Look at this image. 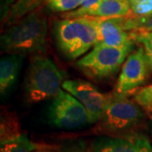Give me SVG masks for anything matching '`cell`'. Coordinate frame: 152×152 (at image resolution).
Listing matches in <instances>:
<instances>
[{
  "label": "cell",
  "mask_w": 152,
  "mask_h": 152,
  "mask_svg": "<svg viewBox=\"0 0 152 152\" xmlns=\"http://www.w3.org/2000/svg\"><path fill=\"white\" fill-rule=\"evenodd\" d=\"M93 152H152L146 136L129 134L123 136H101L90 145Z\"/></svg>",
  "instance_id": "cell-9"
},
{
  "label": "cell",
  "mask_w": 152,
  "mask_h": 152,
  "mask_svg": "<svg viewBox=\"0 0 152 152\" xmlns=\"http://www.w3.org/2000/svg\"><path fill=\"white\" fill-rule=\"evenodd\" d=\"M64 77L52 60L35 56L29 66L25 82V98L30 104L54 98L61 91Z\"/></svg>",
  "instance_id": "cell-3"
},
{
  "label": "cell",
  "mask_w": 152,
  "mask_h": 152,
  "mask_svg": "<svg viewBox=\"0 0 152 152\" xmlns=\"http://www.w3.org/2000/svg\"><path fill=\"white\" fill-rule=\"evenodd\" d=\"M134 101L147 113L152 114V91L147 90L145 87L143 88L135 94Z\"/></svg>",
  "instance_id": "cell-19"
},
{
  "label": "cell",
  "mask_w": 152,
  "mask_h": 152,
  "mask_svg": "<svg viewBox=\"0 0 152 152\" xmlns=\"http://www.w3.org/2000/svg\"><path fill=\"white\" fill-rule=\"evenodd\" d=\"M60 149L63 152H93L86 143L80 140L69 142Z\"/></svg>",
  "instance_id": "cell-20"
},
{
  "label": "cell",
  "mask_w": 152,
  "mask_h": 152,
  "mask_svg": "<svg viewBox=\"0 0 152 152\" xmlns=\"http://www.w3.org/2000/svg\"><path fill=\"white\" fill-rule=\"evenodd\" d=\"M149 69L145 50L140 47L129 55L124 64L115 86L117 94H126L140 86L145 81Z\"/></svg>",
  "instance_id": "cell-8"
},
{
  "label": "cell",
  "mask_w": 152,
  "mask_h": 152,
  "mask_svg": "<svg viewBox=\"0 0 152 152\" xmlns=\"http://www.w3.org/2000/svg\"><path fill=\"white\" fill-rule=\"evenodd\" d=\"M147 90H149V91H152V84L151 85V86H146L145 87Z\"/></svg>",
  "instance_id": "cell-24"
},
{
  "label": "cell",
  "mask_w": 152,
  "mask_h": 152,
  "mask_svg": "<svg viewBox=\"0 0 152 152\" xmlns=\"http://www.w3.org/2000/svg\"><path fill=\"white\" fill-rule=\"evenodd\" d=\"M121 18H98L99 37L96 45L108 47L134 45L130 31L125 30Z\"/></svg>",
  "instance_id": "cell-11"
},
{
  "label": "cell",
  "mask_w": 152,
  "mask_h": 152,
  "mask_svg": "<svg viewBox=\"0 0 152 152\" xmlns=\"http://www.w3.org/2000/svg\"><path fill=\"white\" fill-rule=\"evenodd\" d=\"M152 15V0H143L131 6L129 15L134 18H145Z\"/></svg>",
  "instance_id": "cell-18"
},
{
  "label": "cell",
  "mask_w": 152,
  "mask_h": 152,
  "mask_svg": "<svg viewBox=\"0 0 152 152\" xmlns=\"http://www.w3.org/2000/svg\"><path fill=\"white\" fill-rule=\"evenodd\" d=\"M98 1H99V0H83L81 5L80 7V9H82V10L87 9V8L92 6L93 4H95L96 3H97Z\"/></svg>",
  "instance_id": "cell-22"
},
{
  "label": "cell",
  "mask_w": 152,
  "mask_h": 152,
  "mask_svg": "<svg viewBox=\"0 0 152 152\" xmlns=\"http://www.w3.org/2000/svg\"><path fill=\"white\" fill-rule=\"evenodd\" d=\"M42 2L52 11L67 13L80 8L83 0H42Z\"/></svg>",
  "instance_id": "cell-17"
},
{
  "label": "cell",
  "mask_w": 152,
  "mask_h": 152,
  "mask_svg": "<svg viewBox=\"0 0 152 152\" xmlns=\"http://www.w3.org/2000/svg\"><path fill=\"white\" fill-rule=\"evenodd\" d=\"M141 1H143V0H129V3H130V5L132 6L140 3V2H141Z\"/></svg>",
  "instance_id": "cell-23"
},
{
  "label": "cell",
  "mask_w": 152,
  "mask_h": 152,
  "mask_svg": "<svg viewBox=\"0 0 152 152\" xmlns=\"http://www.w3.org/2000/svg\"><path fill=\"white\" fill-rule=\"evenodd\" d=\"M121 20L128 31H152V15L145 18H134L129 15Z\"/></svg>",
  "instance_id": "cell-15"
},
{
  "label": "cell",
  "mask_w": 152,
  "mask_h": 152,
  "mask_svg": "<svg viewBox=\"0 0 152 152\" xmlns=\"http://www.w3.org/2000/svg\"><path fill=\"white\" fill-rule=\"evenodd\" d=\"M131 12L129 0H99L92 6L87 9H76L75 10L64 13L62 17L75 18V17L91 16L102 19L121 18L129 15Z\"/></svg>",
  "instance_id": "cell-10"
},
{
  "label": "cell",
  "mask_w": 152,
  "mask_h": 152,
  "mask_svg": "<svg viewBox=\"0 0 152 152\" xmlns=\"http://www.w3.org/2000/svg\"><path fill=\"white\" fill-rule=\"evenodd\" d=\"M48 20L37 9L11 25L1 36V47L12 54L43 52L47 44Z\"/></svg>",
  "instance_id": "cell-1"
},
{
  "label": "cell",
  "mask_w": 152,
  "mask_h": 152,
  "mask_svg": "<svg viewBox=\"0 0 152 152\" xmlns=\"http://www.w3.org/2000/svg\"><path fill=\"white\" fill-rule=\"evenodd\" d=\"M133 48L134 45L123 47L96 45L91 52L77 61L76 66L90 78H107L119 69Z\"/></svg>",
  "instance_id": "cell-4"
},
{
  "label": "cell",
  "mask_w": 152,
  "mask_h": 152,
  "mask_svg": "<svg viewBox=\"0 0 152 152\" xmlns=\"http://www.w3.org/2000/svg\"><path fill=\"white\" fill-rule=\"evenodd\" d=\"M62 87L78 99L86 109L90 124L100 122L111 96L100 92L91 83L80 80H65Z\"/></svg>",
  "instance_id": "cell-7"
},
{
  "label": "cell",
  "mask_w": 152,
  "mask_h": 152,
  "mask_svg": "<svg viewBox=\"0 0 152 152\" xmlns=\"http://www.w3.org/2000/svg\"><path fill=\"white\" fill-rule=\"evenodd\" d=\"M32 152H63L60 147L49 145H40L37 149H36Z\"/></svg>",
  "instance_id": "cell-21"
},
{
  "label": "cell",
  "mask_w": 152,
  "mask_h": 152,
  "mask_svg": "<svg viewBox=\"0 0 152 152\" xmlns=\"http://www.w3.org/2000/svg\"><path fill=\"white\" fill-rule=\"evenodd\" d=\"M48 118L52 124L62 129H74L89 124L85 107L70 93L63 90L50 105Z\"/></svg>",
  "instance_id": "cell-6"
},
{
  "label": "cell",
  "mask_w": 152,
  "mask_h": 152,
  "mask_svg": "<svg viewBox=\"0 0 152 152\" xmlns=\"http://www.w3.org/2000/svg\"><path fill=\"white\" fill-rule=\"evenodd\" d=\"M40 145L34 143L27 136L21 134L15 138L1 142L0 152H32Z\"/></svg>",
  "instance_id": "cell-13"
},
{
  "label": "cell",
  "mask_w": 152,
  "mask_h": 152,
  "mask_svg": "<svg viewBox=\"0 0 152 152\" xmlns=\"http://www.w3.org/2000/svg\"><path fill=\"white\" fill-rule=\"evenodd\" d=\"M23 54H11L0 62V93L4 95L16 80L21 67Z\"/></svg>",
  "instance_id": "cell-12"
},
{
  "label": "cell",
  "mask_w": 152,
  "mask_h": 152,
  "mask_svg": "<svg viewBox=\"0 0 152 152\" xmlns=\"http://www.w3.org/2000/svg\"><path fill=\"white\" fill-rule=\"evenodd\" d=\"M58 48L67 58L74 60L85 54L98 42V18H64L54 23Z\"/></svg>",
  "instance_id": "cell-2"
},
{
  "label": "cell",
  "mask_w": 152,
  "mask_h": 152,
  "mask_svg": "<svg viewBox=\"0 0 152 152\" xmlns=\"http://www.w3.org/2000/svg\"><path fill=\"white\" fill-rule=\"evenodd\" d=\"M134 42L142 45L146 55L150 69L152 70V31H130Z\"/></svg>",
  "instance_id": "cell-16"
},
{
  "label": "cell",
  "mask_w": 152,
  "mask_h": 152,
  "mask_svg": "<svg viewBox=\"0 0 152 152\" xmlns=\"http://www.w3.org/2000/svg\"><path fill=\"white\" fill-rule=\"evenodd\" d=\"M111 98L103 116L100 120L98 131L107 134H122L129 130L143 118L138 104L122 96Z\"/></svg>",
  "instance_id": "cell-5"
},
{
  "label": "cell",
  "mask_w": 152,
  "mask_h": 152,
  "mask_svg": "<svg viewBox=\"0 0 152 152\" xmlns=\"http://www.w3.org/2000/svg\"><path fill=\"white\" fill-rule=\"evenodd\" d=\"M18 118L14 115H2L1 118V142L20 135Z\"/></svg>",
  "instance_id": "cell-14"
}]
</instances>
